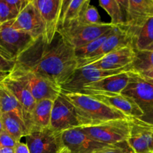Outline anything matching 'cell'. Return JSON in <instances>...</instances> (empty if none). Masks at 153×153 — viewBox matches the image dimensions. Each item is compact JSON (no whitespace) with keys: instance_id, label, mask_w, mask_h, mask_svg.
Here are the masks:
<instances>
[{"instance_id":"1","label":"cell","mask_w":153,"mask_h":153,"mask_svg":"<svg viewBox=\"0 0 153 153\" xmlns=\"http://www.w3.org/2000/svg\"><path fill=\"white\" fill-rule=\"evenodd\" d=\"M15 67L33 72L61 88L78 68V62L75 49L58 32L50 43L43 36L34 40L19 55Z\"/></svg>"},{"instance_id":"2","label":"cell","mask_w":153,"mask_h":153,"mask_svg":"<svg viewBox=\"0 0 153 153\" xmlns=\"http://www.w3.org/2000/svg\"><path fill=\"white\" fill-rule=\"evenodd\" d=\"M61 94L74 106L81 127L95 126L114 120L130 118L87 94L61 91Z\"/></svg>"},{"instance_id":"3","label":"cell","mask_w":153,"mask_h":153,"mask_svg":"<svg viewBox=\"0 0 153 153\" xmlns=\"http://www.w3.org/2000/svg\"><path fill=\"white\" fill-rule=\"evenodd\" d=\"M136 118L110 120L100 125L80 127L82 131L97 141L106 144L126 142L131 137Z\"/></svg>"},{"instance_id":"4","label":"cell","mask_w":153,"mask_h":153,"mask_svg":"<svg viewBox=\"0 0 153 153\" xmlns=\"http://www.w3.org/2000/svg\"><path fill=\"white\" fill-rule=\"evenodd\" d=\"M116 27L111 22H102L98 25H86L73 22L59 28L58 32L64 41L73 49H77L100 37L105 33Z\"/></svg>"},{"instance_id":"5","label":"cell","mask_w":153,"mask_h":153,"mask_svg":"<svg viewBox=\"0 0 153 153\" xmlns=\"http://www.w3.org/2000/svg\"><path fill=\"white\" fill-rule=\"evenodd\" d=\"M9 76L20 82L36 102L43 100L55 101L61 94V88L33 72L14 67Z\"/></svg>"},{"instance_id":"6","label":"cell","mask_w":153,"mask_h":153,"mask_svg":"<svg viewBox=\"0 0 153 153\" xmlns=\"http://www.w3.org/2000/svg\"><path fill=\"white\" fill-rule=\"evenodd\" d=\"M12 21L0 26V55L7 61L16 62L35 40L27 33L12 28Z\"/></svg>"},{"instance_id":"7","label":"cell","mask_w":153,"mask_h":153,"mask_svg":"<svg viewBox=\"0 0 153 153\" xmlns=\"http://www.w3.org/2000/svg\"><path fill=\"white\" fill-rule=\"evenodd\" d=\"M125 30L132 39L134 33L153 16V0H118Z\"/></svg>"},{"instance_id":"8","label":"cell","mask_w":153,"mask_h":153,"mask_svg":"<svg viewBox=\"0 0 153 153\" xmlns=\"http://www.w3.org/2000/svg\"><path fill=\"white\" fill-rule=\"evenodd\" d=\"M132 70V64L123 69L115 70H103L92 65L77 68L71 77L61 86V91L67 93H79L84 87L97 82L105 77L128 73Z\"/></svg>"},{"instance_id":"9","label":"cell","mask_w":153,"mask_h":153,"mask_svg":"<svg viewBox=\"0 0 153 153\" xmlns=\"http://www.w3.org/2000/svg\"><path fill=\"white\" fill-rule=\"evenodd\" d=\"M129 80L122 94L134 100L144 113V117H153V85L139 73L128 72Z\"/></svg>"},{"instance_id":"10","label":"cell","mask_w":153,"mask_h":153,"mask_svg":"<svg viewBox=\"0 0 153 153\" xmlns=\"http://www.w3.org/2000/svg\"><path fill=\"white\" fill-rule=\"evenodd\" d=\"M25 137L30 153H61L65 148L62 133L50 128L32 131Z\"/></svg>"},{"instance_id":"11","label":"cell","mask_w":153,"mask_h":153,"mask_svg":"<svg viewBox=\"0 0 153 153\" xmlns=\"http://www.w3.org/2000/svg\"><path fill=\"white\" fill-rule=\"evenodd\" d=\"M79 127L81 126L74 106L60 94L59 97L54 101L50 128L56 132L62 133Z\"/></svg>"},{"instance_id":"12","label":"cell","mask_w":153,"mask_h":153,"mask_svg":"<svg viewBox=\"0 0 153 153\" xmlns=\"http://www.w3.org/2000/svg\"><path fill=\"white\" fill-rule=\"evenodd\" d=\"M79 93L87 94L92 98L120 111L129 117L140 119L144 117V113L134 100L122 94L91 91H83Z\"/></svg>"},{"instance_id":"13","label":"cell","mask_w":153,"mask_h":153,"mask_svg":"<svg viewBox=\"0 0 153 153\" xmlns=\"http://www.w3.org/2000/svg\"><path fill=\"white\" fill-rule=\"evenodd\" d=\"M11 28L30 34L34 40L44 35V23L33 0H30L26 7L12 21Z\"/></svg>"},{"instance_id":"14","label":"cell","mask_w":153,"mask_h":153,"mask_svg":"<svg viewBox=\"0 0 153 153\" xmlns=\"http://www.w3.org/2000/svg\"><path fill=\"white\" fill-rule=\"evenodd\" d=\"M62 139L64 146L70 153H95L111 145L94 140L80 127L62 132Z\"/></svg>"},{"instance_id":"15","label":"cell","mask_w":153,"mask_h":153,"mask_svg":"<svg viewBox=\"0 0 153 153\" xmlns=\"http://www.w3.org/2000/svg\"><path fill=\"white\" fill-rule=\"evenodd\" d=\"M128 45H131V37L125 30L120 27H116L113 33L97 51L86 58L77 60L78 68L94 64L110 52Z\"/></svg>"},{"instance_id":"16","label":"cell","mask_w":153,"mask_h":153,"mask_svg":"<svg viewBox=\"0 0 153 153\" xmlns=\"http://www.w3.org/2000/svg\"><path fill=\"white\" fill-rule=\"evenodd\" d=\"M37 6L45 25V34L43 36L50 43L58 33L60 15L63 0H33Z\"/></svg>"},{"instance_id":"17","label":"cell","mask_w":153,"mask_h":153,"mask_svg":"<svg viewBox=\"0 0 153 153\" xmlns=\"http://www.w3.org/2000/svg\"><path fill=\"white\" fill-rule=\"evenodd\" d=\"M127 143L134 153H153V124L136 118Z\"/></svg>"},{"instance_id":"18","label":"cell","mask_w":153,"mask_h":153,"mask_svg":"<svg viewBox=\"0 0 153 153\" xmlns=\"http://www.w3.org/2000/svg\"><path fill=\"white\" fill-rule=\"evenodd\" d=\"M135 51L131 45L113 51L92 64L103 70H115L131 65L135 59Z\"/></svg>"},{"instance_id":"19","label":"cell","mask_w":153,"mask_h":153,"mask_svg":"<svg viewBox=\"0 0 153 153\" xmlns=\"http://www.w3.org/2000/svg\"><path fill=\"white\" fill-rule=\"evenodd\" d=\"M3 86L5 87L19 101L23 111L24 123L26 126L28 131H29L31 117L33 109L36 105V100L31 94V93L18 81L12 79L10 76L7 78L2 83Z\"/></svg>"},{"instance_id":"20","label":"cell","mask_w":153,"mask_h":153,"mask_svg":"<svg viewBox=\"0 0 153 153\" xmlns=\"http://www.w3.org/2000/svg\"><path fill=\"white\" fill-rule=\"evenodd\" d=\"M128 73H123L120 74L105 77L98 82L84 87L81 91H91L122 94L123 91L126 88L129 80Z\"/></svg>"},{"instance_id":"21","label":"cell","mask_w":153,"mask_h":153,"mask_svg":"<svg viewBox=\"0 0 153 153\" xmlns=\"http://www.w3.org/2000/svg\"><path fill=\"white\" fill-rule=\"evenodd\" d=\"M53 104L54 101L49 100H40L36 102L31 114L28 134L32 131L50 128Z\"/></svg>"},{"instance_id":"22","label":"cell","mask_w":153,"mask_h":153,"mask_svg":"<svg viewBox=\"0 0 153 153\" xmlns=\"http://www.w3.org/2000/svg\"><path fill=\"white\" fill-rule=\"evenodd\" d=\"M90 0H63L60 15L59 28L76 22L82 14L84 9L90 4Z\"/></svg>"},{"instance_id":"23","label":"cell","mask_w":153,"mask_h":153,"mask_svg":"<svg viewBox=\"0 0 153 153\" xmlns=\"http://www.w3.org/2000/svg\"><path fill=\"white\" fill-rule=\"evenodd\" d=\"M131 46L135 52L153 49V16L139 28L131 39Z\"/></svg>"},{"instance_id":"24","label":"cell","mask_w":153,"mask_h":153,"mask_svg":"<svg viewBox=\"0 0 153 153\" xmlns=\"http://www.w3.org/2000/svg\"><path fill=\"white\" fill-rule=\"evenodd\" d=\"M0 118L4 132L9 134L16 142H19L22 137H25L28 134L25 123L16 115L12 113H4Z\"/></svg>"},{"instance_id":"25","label":"cell","mask_w":153,"mask_h":153,"mask_svg":"<svg viewBox=\"0 0 153 153\" xmlns=\"http://www.w3.org/2000/svg\"><path fill=\"white\" fill-rule=\"evenodd\" d=\"M0 107L1 114L12 113L16 115L24 123L22 106L16 97L1 84H0Z\"/></svg>"},{"instance_id":"26","label":"cell","mask_w":153,"mask_h":153,"mask_svg":"<svg viewBox=\"0 0 153 153\" xmlns=\"http://www.w3.org/2000/svg\"><path fill=\"white\" fill-rule=\"evenodd\" d=\"M99 4L111 16L112 25L120 28L123 26L122 9L118 0H100Z\"/></svg>"},{"instance_id":"27","label":"cell","mask_w":153,"mask_h":153,"mask_svg":"<svg viewBox=\"0 0 153 153\" xmlns=\"http://www.w3.org/2000/svg\"><path fill=\"white\" fill-rule=\"evenodd\" d=\"M135 59L132 64V72L143 73L153 68V49L135 52Z\"/></svg>"},{"instance_id":"28","label":"cell","mask_w":153,"mask_h":153,"mask_svg":"<svg viewBox=\"0 0 153 153\" xmlns=\"http://www.w3.org/2000/svg\"><path fill=\"white\" fill-rule=\"evenodd\" d=\"M116 27H114V28L111 29L110 31L105 33L104 34L100 36V37L97 38L96 40L91 41V43L85 45V46L79 48V49H75V54H76V58H77V60L82 59V58H86V57H88V55H91V54L94 53L95 51H97V49L101 46V45L105 41L106 39H107L108 37L109 36L113 33V31H114Z\"/></svg>"},{"instance_id":"29","label":"cell","mask_w":153,"mask_h":153,"mask_svg":"<svg viewBox=\"0 0 153 153\" xmlns=\"http://www.w3.org/2000/svg\"><path fill=\"white\" fill-rule=\"evenodd\" d=\"M76 22L86 25H98L102 22L100 20V16L97 9L91 4H88L84 9Z\"/></svg>"},{"instance_id":"30","label":"cell","mask_w":153,"mask_h":153,"mask_svg":"<svg viewBox=\"0 0 153 153\" xmlns=\"http://www.w3.org/2000/svg\"><path fill=\"white\" fill-rule=\"evenodd\" d=\"M17 15L11 10L5 0H0V24L6 23L7 22L13 20Z\"/></svg>"},{"instance_id":"31","label":"cell","mask_w":153,"mask_h":153,"mask_svg":"<svg viewBox=\"0 0 153 153\" xmlns=\"http://www.w3.org/2000/svg\"><path fill=\"white\" fill-rule=\"evenodd\" d=\"M132 152L133 150L126 141L116 143V144H111V146L104 148L95 153H130Z\"/></svg>"},{"instance_id":"32","label":"cell","mask_w":153,"mask_h":153,"mask_svg":"<svg viewBox=\"0 0 153 153\" xmlns=\"http://www.w3.org/2000/svg\"><path fill=\"white\" fill-rule=\"evenodd\" d=\"M5 1L11 10L18 16L19 13L29 3L30 0H5Z\"/></svg>"},{"instance_id":"33","label":"cell","mask_w":153,"mask_h":153,"mask_svg":"<svg viewBox=\"0 0 153 153\" xmlns=\"http://www.w3.org/2000/svg\"><path fill=\"white\" fill-rule=\"evenodd\" d=\"M17 143L18 142L4 131L0 135V149L5 147L14 148Z\"/></svg>"},{"instance_id":"34","label":"cell","mask_w":153,"mask_h":153,"mask_svg":"<svg viewBox=\"0 0 153 153\" xmlns=\"http://www.w3.org/2000/svg\"><path fill=\"white\" fill-rule=\"evenodd\" d=\"M15 64L16 62L7 61L0 55V71L11 73L14 68Z\"/></svg>"},{"instance_id":"35","label":"cell","mask_w":153,"mask_h":153,"mask_svg":"<svg viewBox=\"0 0 153 153\" xmlns=\"http://www.w3.org/2000/svg\"><path fill=\"white\" fill-rule=\"evenodd\" d=\"M13 149H14V153H30L26 143H22L21 141L18 142Z\"/></svg>"},{"instance_id":"36","label":"cell","mask_w":153,"mask_h":153,"mask_svg":"<svg viewBox=\"0 0 153 153\" xmlns=\"http://www.w3.org/2000/svg\"><path fill=\"white\" fill-rule=\"evenodd\" d=\"M139 74H140L145 80L147 81L148 82H149V83L152 84L153 85V68L149 70H147V71L139 73Z\"/></svg>"},{"instance_id":"37","label":"cell","mask_w":153,"mask_h":153,"mask_svg":"<svg viewBox=\"0 0 153 153\" xmlns=\"http://www.w3.org/2000/svg\"><path fill=\"white\" fill-rule=\"evenodd\" d=\"M10 73L8 72H2L0 71V84L2 83L9 76H10Z\"/></svg>"},{"instance_id":"38","label":"cell","mask_w":153,"mask_h":153,"mask_svg":"<svg viewBox=\"0 0 153 153\" xmlns=\"http://www.w3.org/2000/svg\"><path fill=\"white\" fill-rule=\"evenodd\" d=\"M0 153H14V149L10 147L2 148L0 149Z\"/></svg>"},{"instance_id":"39","label":"cell","mask_w":153,"mask_h":153,"mask_svg":"<svg viewBox=\"0 0 153 153\" xmlns=\"http://www.w3.org/2000/svg\"><path fill=\"white\" fill-rule=\"evenodd\" d=\"M4 132V129H3V126H2V123H1V118H0V135H1L2 133Z\"/></svg>"},{"instance_id":"40","label":"cell","mask_w":153,"mask_h":153,"mask_svg":"<svg viewBox=\"0 0 153 153\" xmlns=\"http://www.w3.org/2000/svg\"><path fill=\"white\" fill-rule=\"evenodd\" d=\"M61 153H70V152H69V151L68 150H67V149H66V148H64V149H63V150L62 151H61Z\"/></svg>"},{"instance_id":"41","label":"cell","mask_w":153,"mask_h":153,"mask_svg":"<svg viewBox=\"0 0 153 153\" xmlns=\"http://www.w3.org/2000/svg\"><path fill=\"white\" fill-rule=\"evenodd\" d=\"M1 107H0V117H1Z\"/></svg>"},{"instance_id":"42","label":"cell","mask_w":153,"mask_h":153,"mask_svg":"<svg viewBox=\"0 0 153 153\" xmlns=\"http://www.w3.org/2000/svg\"><path fill=\"white\" fill-rule=\"evenodd\" d=\"M130 153H134V152H130Z\"/></svg>"},{"instance_id":"43","label":"cell","mask_w":153,"mask_h":153,"mask_svg":"<svg viewBox=\"0 0 153 153\" xmlns=\"http://www.w3.org/2000/svg\"><path fill=\"white\" fill-rule=\"evenodd\" d=\"M1 24H0V26H1Z\"/></svg>"}]
</instances>
